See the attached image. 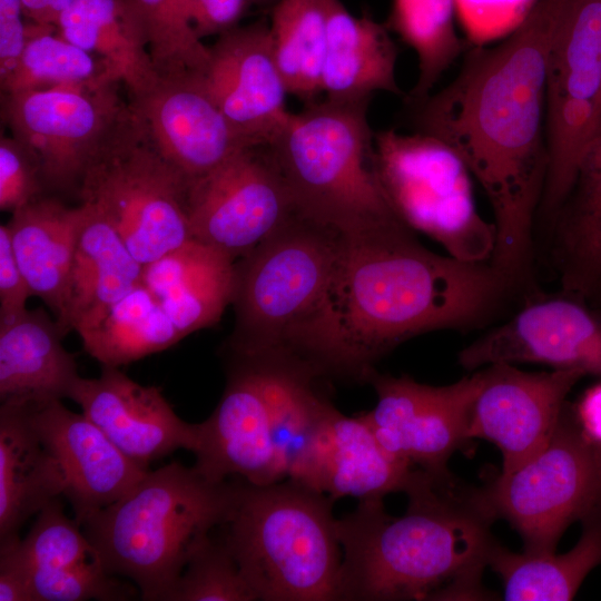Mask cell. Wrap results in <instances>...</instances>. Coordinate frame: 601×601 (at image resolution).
<instances>
[{"label": "cell", "mask_w": 601, "mask_h": 601, "mask_svg": "<svg viewBox=\"0 0 601 601\" xmlns=\"http://www.w3.org/2000/svg\"><path fill=\"white\" fill-rule=\"evenodd\" d=\"M566 0H538L497 46L466 50L456 77L410 105L416 131L452 146L493 210L490 263L512 283L523 277L549 167L546 76Z\"/></svg>", "instance_id": "1"}, {"label": "cell", "mask_w": 601, "mask_h": 601, "mask_svg": "<svg viewBox=\"0 0 601 601\" xmlns=\"http://www.w3.org/2000/svg\"><path fill=\"white\" fill-rule=\"evenodd\" d=\"M413 231L397 219L343 233L322 378L366 382L374 364L408 338L481 324L513 286L490 260L435 254Z\"/></svg>", "instance_id": "2"}, {"label": "cell", "mask_w": 601, "mask_h": 601, "mask_svg": "<svg viewBox=\"0 0 601 601\" xmlns=\"http://www.w3.org/2000/svg\"><path fill=\"white\" fill-rule=\"evenodd\" d=\"M404 514L383 500L358 502L337 519L344 601L479 600L496 520L483 487L449 471L415 469Z\"/></svg>", "instance_id": "3"}, {"label": "cell", "mask_w": 601, "mask_h": 601, "mask_svg": "<svg viewBox=\"0 0 601 601\" xmlns=\"http://www.w3.org/2000/svg\"><path fill=\"white\" fill-rule=\"evenodd\" d=\"M343 231L298 210L234 263L225 351L293 359L318 378Z\"/></svg>", "instance_id": "4"}, {"label": "cell", "mask_w": 601, "mask_h": 601, "mask_svg": "<svg viewBox=\"0 0 601 601\" xmlns=\"http://www.w3.org/2000/svg\"><path fill=\"white\" fill-rule=\"evenodd\" d=\"M238 482H216L171 462L147 473L81 524L106 571L130 579L142 600L168 601L187 563L233 512Z\"/></svg>", "instance_id": "5"}, {"label": "cell", "mask_w": 601, "mask_h": 601, "mask_svg": "<svg viewBox=\"0 0 601 601\" xmlns=\"http://www.w3.org/2000/svg\"><path fill=\"white\" fill-rule=\"evenodd\" d=\"M335 500L303 483L238 481L223 539L262 601H337L343 551Z\"/></svg>", "instance_id": "6"}, {"label": "cell", "mask_w": 601, "mask_h": 601, "mask_svg": "<svg viewBox=\"0 0 601 601\" xmlns=\"http://www.w3.org/2000/svg\"><path fill=\"white\" fill-rule=\"evenodd\" d=\"M370 101L305 104L267 144L297 210L343 233L400 219L376 175Z\"/></svg>", "instance_id": "7"}, {"label": "cell", "mask_w": 601, "mask_h": 601, "mask_svg": "<svg viewBox=\"0 0 601 601\" xmlns=\"http://www.w3.org/2000/svg\"><path fill=\"white\" fill-rule=\"evenodd\" d=\"M375 170L396 216L464 262L490 260L495 226L476 209L472 174L444 140L395 129L375 132Z\"/></svg>", "instance_id": "8"}, {"label": "cell", "mask_w": 601, "mask_h": 601, "mask_svg": "<svg viewBox=\"0 0 601 601\" xmlns=\"http://www.w3.org/2000/svg\"><path fill=\"white\" fill-rule=\"evenodd\" d=\"M187 188L186 179L155 149L130 108L86 170L78 196L116 229L145 266L193 239Z\"/></svg>", "instance_id": "9"}, {"label": "cell", "mask_w": 601, "mask_h": 601, "mask_svg": "<svg viewBox=\"0 0 601 601\" xmlns=\"http://www.w3.org/2000/svg\"><path fill=\"white\" fill-rule=\"evenodd\" d=\"M483 492L496 520L508 521L532 554L555 552L564 531L601 505V462L569 403L549 443Z\"/></svg>", "instance_id": "10"}, {"label": "cell", "mask_w": 601, "mask_h": 601, "mask_svg": "<svg viewBox=\"0 0 601 601\" xmlns=\"http://www.w3.org/2000/svg\"><path fill=\"white\" fill-rule=\"evenodd\" d=\"M601 128V0H566L548 65L546 180L538 216L552 224Z\"/></svg>", "instance_id": "11"}, {"label": "cell", "mask_w": 601, "mask_h": 601, "mask_svg": "<svg viewBox=\"0 0 601 601\" xmlns=\"http://www.w3.org/2000/svg\"><path fill=\"white\" fill-rule=\"evenodd\" d=\"M117 81L2 93L12 137L38 160L47 190L78 194L89 165L130 112Z\"/></svg>", "instance_id": "12"}, {"label": "cell", "mask_w": 601, "mask_h": 601, "mask_svg": "<svg viewBox=\"0 0 601 601\" xmlns=\"http://www.w3.org/2000/svg\"><path fill=\"white\" fill-rule=\"evenodd\" d=\"M267 145L248 146L187 188L191 238L236 262L295 213Z\"/></svg>", "instance_id": "13"}, {"label": "cell", "mask_w": 601, "mask_h": 601, "mask_svg": "<svg viewBox=\"0 0 601 601\" xmlns=\"http://www.w3.org/2000/svg\"><path fill=\"white\" fill-rule=\"evenodd\" d=\"M226 386L211 415L198 423L195 467L216 482L284 480L274 454L275 393L284 358L225 351Z\"/></svg>", "instance_id": "14"}, {"label": "cell", "mask_w": 601, "mask_h": 601, "mask_svg": "<svg viewBox=\"0 0 601 601\" xmlns=\"http://www.w3.org/2000/svg\"><path fill=\"white\" fill-rule=\"evenodd\" d=\"M377 395L373 410L358 414L382 446L412 467L449 472L447 462L470 439L469 421L483 382L482 370L460 381L432 386L407 375H368Z\"/></svg>", "instance_id": "15"}, {"label": "cell", "mask_w": 601, "mask_h": 601, "mask_svg": "<svg viewBox=\"0 0 601 601\" xmlns=\"http://www.w3.org/2000/svg\"><path fill=\"white\" fill-rule=\"evenodd\" d=\"M129 106L159 155L188 185L245 147L243 138L209 96L201 72L158 75Z\"/></svg>", "instance_id": "16"}, {"label": "cell", "mask_w": 601, "mask_h": 601, "mask_svg": "<svg viewBox=\"0 0 601 601\" xmlns=\"http://www.w3.org/2000/svg\"><path fill=\"white\" fill-rule=\"evenodd\" d=\"M482 373L467 435L496 445L503 460L501 473H509L549 443L566 396L585 374L577 370L532 373L506 363L485 366Z\"/></svg>", "instance_id": "17"}, {"label": "cell", "mask_w": 601, "mask_h": 601, "mask_svg": "<svg viewBox=\"0 0 601 601\" xmlns=\"http://www.w3.org/2000/svg\"><path fill=\"white\" fill-rule=\"evenodd\" d=\"M457 363L467 371L538 363L601 378V317L565 294L536 300L461 349Z\"/></svg>", "instance_id": "18"}, {"label": "cell", "mask_w": 601, "mask_h": 601, "mask_svg": "<svg viewBox=\"0 0 601 601\" xmlns=\"http://www.w3.org/2000/svg\"><path fill=\"white\" fill-rule=\"evenodd\" d=\"M201 77L214 102L252 145H267L290 116L285 106L288 91L264 19L219 35L209 47Z\"/></svg>", "instance_id": "19"}, {"label": "cell", "mask_w": 601, "mask_h": 601, "mask_svg": "<svg viewBox=\"0 0 601 601\" xmlns=\"http://www.w3.org/2000/svg\"><path fill=\"white\" fill-rule=\"evenodd\" d=\"M126 456L149 463L179 450L194 452L198 425L183 421L159 387L141 385L119 367L102 366L96 378L79 377L69 397Z\"/></svg>", "instance_id": "20"}, {"label": "cell", "mask_w": 601, "mask_h": 601, "mask_svg": "<svg viewBox=\"0 0 601 601\" xmlns=\"http://www.w3.org/2000/svg\"><path fill=\"white\" fill-rule=\"evenodd\" d=\"M65 479L63 495L80 524L125 495L148 469L126 456L88 417L61 400L29 405Z\"/></svg>", "instance_id": "21"}, {"label": "cell", "mask_w": 601, "mask_h": 601, "mask_svg": "<svg viewBox=\"0 0 601 601\" xmlns=\"http://www.w3.org/2000/svg\"><path fill=\"white\" fill-rule=\"evenodd\" d=\"M415 467L390 454L359 416H346L335 406L297 482L337 500H383L405 492Z\"/></svg>", "instance_id": "22"}, {"label": "cell", "mask_w": 601, "mask_h": 601, "mask_svg": "<svg viewBox=\"0 0 601 601\" xmlns=\"http://www.w3.org/2000/svg\"><path fill=\"white\" fill-rule=\"evenodd\" d=\"M65 336L42 308L0 323L1 403L40 405L69 397L80 375L62 345Z\"/></svg>", "instance_id": "23"}, {"label": "cell", "mask_w": 601, "mask_h": 601, "mask_svg": "<svg viewBox=\"0 0 601 601\" xmlns=\"http://www.w3.org/2000/svg\"><path fill=\"white\" fill-rule=\"evenodd\" d=\"M234 260L190 239L142 268V285L185 337L218 322L231 302Z\"/></svg>", "instance_id": "24"}, {"label": "cell", "mask_w": 601, "mask_h": 601, "mask_svg": "<svg viewBox=\"0 0 601 601\" xmlns=\"http://www.w3.org/2000/svg\"><path fill=\"white\" fill-rule=\"evenodd\" d=\"M65 479L43 443L29 405L0 407V542L19 536L21 526L59 495Z\"/></svg>", "instance_id": "25"}, {"label": "cell", "mask_w": 601, "mask_h": 601, "mask_svg": "<svg viewBox=\"0 0 601 601\" xmlns=\"http://www.w3.org/2000/svg\"><path fill=\"white\" fill-rule=\"evenodd\" d=\"M398 49L384 23L370 14L353 16L341 0H331L322 70L327 99L354 101L375 91L405 97L395 77Z\"/></svg>", "instance_id": "26"}, {"label": "cell", "mask_w": 601, "mask_h": 601, "mask_svg": "<svg viewBox=\"0 0 601 601\" xmlns=\"http://www.w3.org/2000/svg\"><path fill=\"white\" fill-rule=\"evenodd\" d=\"M551 227L563 294L601 304V128Z\"/></svg>", "instance_id": "27"}, {"label": "cell", "mask_w": 601, "mask_h": 601, "mask_svg": "<svg viewBox=\"0 0 601 601\" xmlns=\"http://www.w3.org/2000/svg\"><path fill=\"white\" fill-rule=\"evenodd\" d=\"M85 215L80 203L69 207L53 197H41L12 213L6 224L19 267L56 321L63 313L66 293Z\"/></svg>", "instance_id": "28"}, {"label": "cell", "mask_w": 601, "mask_h": 601, "mask_svg": "<svg viewBox=\"0 0 601 601\" xmlns=\"http://www.w3.org/2000/svg\"><path fill=\"white\" fill-rule=\"evenodd\" d=\"M56 29L63 39L98 57L127 88L129 98L148 89L158 77L131 0H73Z\"/></svg>", "instance_id": "29"}, {"label": "cell", "mask_w": 601, "mask_h": 601, "mask_svg": "<svg viewBox=\"0 0 601 601\" xmlns=\"http://www.w3.org/2000/svg\"><path fill=\"white\" fill-rule=\"evenodd\" d=\"M81 204L85 215L57 321L65 335L140 285L142 277L144 265L116 229L93 207Z\"/></svg>", "instance_id": "30"}, {"label": "cell", "mask_w": 601, "mask_h": 601, "mask_svg": "<svg viewBox=\"0 0 601 601\" xmlns=\"http://www.w3.org/2000/svg\"><path fill=\"white\" fill-rule=\"evenodd\" d=\"M582 534L565 553H515L497 542L489 566L503 584L506 601H568L587 575L601 564V505L582 521Z\"/></svg>", "instance_id": "31"}, {"label": "cell", "mask_w": 601, "mask_h": 601, "mask_svg": "<svg viewBox=\"0 0 601 601\" xmlns=\"http://www.w3.org/2000/svg\"><path fill=\"white\" fill-rule=\"evenodd\" d=\"M75 331L91 357L112 367L167 349L184 338L142 283Z\"/></svg>", "instance_id": "32"}, {"label": "cell", "mask_w": 601, "mask_h": 601, "mask_svg": "<svg viewBox=\"0 0 601 601\" xmlns=\"http://www.w3.org/2000/svg\"><path fill=\"white\" fill-rule=\"evenodd\" d=\"M26 568L33 595L67 590L83 575L106 570L97 550L59 499L46 505L28 534L10 539Z\"/></svg>", "instance_id": "33"}, {"label": "cell", "mask_w": 601, "mask_h": 601, "mask_svg": "<svg viewBox=\"0 0 601 601\" xmlns=\"http://www.w3.org/2000/svg\"><path fill=\"white\" fill-rule=\"evenodd\" d=\"M331 0H278L269 10L274 52L288 93L304 104L316 101Z\"/></svg>", "instance_id": "34"}, {"label": "cell", "mask_w": 601, "mask_h": 601, "mask_svg": "<svg viewBox=\"0 0 601 601\" xmlns=\"http://www.w3.org/2000/svg\"><path fill=\"white\" fill-rule=\"evenodd\" d=\"M454 0H393L385 24L415 51L418 61L417 80L404 97L407 106L428 97L466 50L454 27Z\"/></svg>", "instance_id": "35"}, {"label": "cell", "mask_w": 601, "mask_h": 601, "mask_svg": "<svg viewBox=\"0 0 601 601\" xmlns=\"http://www.w3.org/2000/svg\"><path fill=\"white\" fill-rule=\"evenodd\" d=\"M55 31V26L29 23V37L20 61L0 82L2 93L117 81L98 57Z\"/></svg>", "instance_id": "36"}, {"label": "cell", "mask_w": 601, "mask_h": 601, "mask_svg": "<svg viewBox=\"0 0 601 601\" xmlns=\"http://www.w3.org/2000/svg\"><path fill=\"white\" fill-rule=\"evenodd\" d=\"M131 2L142 23L158 75L205 71L209 61V47L196 36L185 0Z\"/></svg>", "instance_id": "37"}, {"label": "cell", "mask_w": 601, "mask_h": 601, "mask_svg": "<svg viewBox=\"0 0 601 601\" xmlns=\"http://www.w3.org/2000/svg\"><path fill=\"white\" fill-rule=\"evenodd\" d=\"M223 536H209L195 552L168 601H257Z\"/></svg>", "instance_id": "38"}, {"label": "cell", "mask_w": 601, "mask_h": 601, "mask_svg": "<svg viewBox=\"0 0 601 601\" xmlns=\"http://www.w3.org/2000/svg\"><path fill=\"white\" fill-rule=\"evenodd\" d=\"M43 175L35 156L14 137L0 139V208L16 211L43 197Z\"/></svg>", "instance_id": "39"}, {"label": "cell", "mask_w": 601, "mask_h": 601, "mask_svg": "<svg viewBox=\"0 0 601 601\" xmlns=\"http://www.w3.org/2000/svg\"><path fill=\"white\" fill-rule=\"evenodd\" d=\"M454 1L455 9L473 39L496 35L494 20H499L501 32L506 28L503 20H506L510 28L514 26L518 28L534 6L531 0Z\"/></svg>", "instance_id": "40"}, {"label": "cell", "mask_w": 601, "mask_h": 601, "mask_svg": "<svg viewBox=\"0 0 601 601\" xmlns=\"http://www.w3.org/2000/svg\"><path fill=\"white\" fill-rule=\"evenodd\" d=\"M185 7L196 36L221 35L238 26L260 0H185Z\"/></svg>", "instance_id": "41"}, {"label": "cell", "mask_w": 601, "mask_h": 601, "mask_svg": "<svg viewBox=\"0 0 601 601\" xmlns=\"http://www.w3.org/2000/svg\"><path fill=\"white\" fill-rule=\"evenodd\" d=\"M32 296L30 287L16 259L7 225L0 226V323L21 315L27 299Z\"/></svg>", "instance_id": "42"}, {"label": "cell", "mask_w": 601, "mask_h": 601, "mask_svg": "<svg viewBox=\"0 0 601 601\" xmlns=\"http://www.w3.org/2000/svg\"><path fill=\"white\" fill-rule=\"evenodd\" d=\"M21 0H0V82L17 68L24 51L29 23H24Z\"/></svg>", "instance_id": "43"}, {"label": "cell", "mask_w": 601, "mask_h": 601, "mask_svg": "<svg viewBox=\"0 0 601 601\" xmlns=\"http://www.w3.org/2000/svg\"><path fill=\"white\" fill-rule=\"evenodd\" d=\"M0 601H36L26 568L10 541L0 542Z\"/></svg>", "instance_id": "44"}, {"label": "cell", "mask_w": 601, "mask_h": 601, "mask_svg": "<svg viewBox=\"0 0 601 601\" xmlns=\"http://www.w3.org/2000/svg\"><path fill=\"white\" fill-rule=\"evenodd\" d=\"M570 406L582 435L601 462V382L589 386Z\"/></svg>", "instance_id": "45"}, {"label": "cell", "mask_w": 601, "mask_h": 601, "mask_svg": "<svg viewBox=\"0 0 601 601\" xmlns=\"http://www.w3.org/2000/svg\"><path fill=\"white\" fill-rule=\"evenodd\" d=\"M73 0H21L24 16L32 22L55 26Z\"/></svg>", "instance_id": "46"}, {"label": "cell", "mask_w": 601, "mask_h": 601, "mask_svg": "<svg viewBox=\"0 0 601 601\" xmlns=\"http://www.w3.org/2000/svg\"><path fill=\"white\" fill-rule=\"evenodd\" d=\"M278 0H260L262 8L269 10Z\"/></svg>", "instance_id": "47"}]
</instances>
